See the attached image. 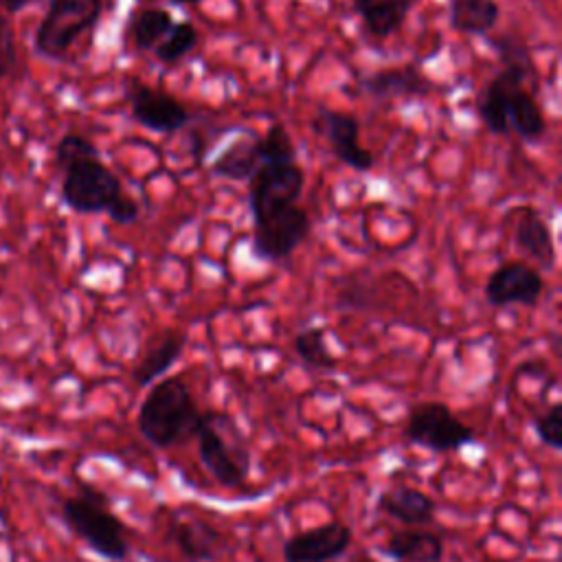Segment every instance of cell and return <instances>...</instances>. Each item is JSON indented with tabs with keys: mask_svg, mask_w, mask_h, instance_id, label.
<instances>
[{
	"mask_svg": "<svg viewBox=\"0 0 562 562\" xmlns=\"http://www.w3.org/2000/svg\"><path fill=\"white\" fill-rule=\"evenodd\" d=\"M533 432L538 441L551 450H562V404L553 402L547 411L536 415Z\"/></svg>",
	"mask_w": 562,
	"mask_h": 562,
	"instance_id": "cell-29",
	"label": "cell"
},
{
	"mask_svg": "<svg viewBox=\"0 0 562 562\" xmlns=\"http://www.w3.org/2000/svg\"><path fill=\"white\" fill-rule=\"evenodd\" d=\"M13 64H15L13 33H11L7 15L0 11V79H4L9 75Z\"/></svg>",
	"mask_w": 562,
	"mask_h": 562,
	"instance_id": "cell-30",
	"label": "cell"
},
{
	"mask_svg": "<svg viewBox=\"0 0 562 562\" xmlns=\"http://www.w3.org/2000/svg\"><path fill=\"white\" fill-rule=\"evenodd\" d=\"M176 24L173 15L162 7H143L132 13L127 31L138 50H154Z\"/></svg>",
	"mask_w": 562,
	"mask_h": 562,
	"instance_id": "cell-24",
	"label": "cell"
},
{
	"mask_svg": "<svg viewBox=\"0 0 562 562\" xmlns=\"http://www.w3.org/2000/svg\"><path fill=\"white\" fill-rule=\"evenodd\" d=\"M351 562H375V560L369 558V555H358V558H353Z\"/></svg>",
	"mask_w": 562,
	"mask_h": 562,
	"instance_id": "cell-34",
	"label": "cell"
},
{
	"mask_svg": "<svg viewBox=\"0 0 562 562\" xmlns=\"http://www.w3.org/2000/svg\"><path fill=\"white\" fill-rule=\"evenodd\" d=\"M382 553L395 562H441L446 544L426 529H397L382 544Z\"/></svg>",
	"mask_w": 562,
	"mask_h": 562,
	"instance_id": "cell-20",
	"label": "cell"
},
{
	"mask_svg": "<svg viewBox=\"0 0 562 562\" xmlns=\"http://www.w3.org/2000/svg\"><path fill=\"white\" fill-rule=\"evenodd\" d=\"M261 165L296 162V145L283 123H272L263 136H257Z\"/></svg>",
	"mask_w": 562,
	"mask_h": 562,
	"instance_id": "cell-27",
	"label": "cell"
},
{
	"mask_svg": "<svg viewBox=\"0 0 562 562\" xmlns=\"http://www.w3.org/2000/svg\"><path fill=\"white\" fill-rule=\"evenodd\" d=\"M31 0H0V9L2 13H18L22 11Z\"/></svg>",
	"mask_w": 562,
	"mask_h": 562,
	"instance_id": "cell-32",
	"label": "cell"
},
{
	"mask_svg": "<svg viewBox=\"0 0 562 562\" xmlns=\"http://www.w3.org/2000/svg\"><path fill=\"white\" fill-rule=\"evenodd\" d=\"M514 226V241L522 255L536 261L540 268L551 270L555 266V241L547 220L536 209H520Z\"/></svg>",
	"mask_w": 562,
	"mask_h": 562,
	"instance_id": "cell-18",
	"label": "cell"
},
{
	"mask_svg": "<svg viewBox=\"0 0 562 562\" xmlns=\"http://www.w3.org/2000/svg\"><path fill=\"white\" fill-rule=\"evenodd\" d=\"M294 353L299 356V360L312 369H323L329 371L338 364L336 356L331 353L327 338H325V329L323 327H305L294 336Z\"/></svg>",
	"mask_w": 562,
	"mask_h": 562,
	"instance_id": "cell-25",
	"label": "cell"
},
{
	"mask_svg": "<svg viewBox=\"0 0 562 562\" xmlns=\"http://www.w3.org/2000/svg\"><path fill=\"white\" fill-rule=\"evenodd\" d=\"M404 439L430 452H454L476 443V432L446 402H422L408 411Z\"/></svg>",
	"mask_w": 562,
	"mask_h": 562,
	"instance_id": "cell-6",
	"label": "cell"
},
{
	"mask_svg": "<svg viewBox=\"0 0 562 562\" xmlns=\"http://www.w3.org/2000/svg\"><path fill=\"white\" fill-rule=\"evenodd\" d=\"M173 4H198V2H202V0H171Z\"/></svg>",
	"mask_w": 562,
	"mask_h": 562,
	"instance_id": "cell-33",
	"label": "cell"
},
{
	"mask_svg": "<svg viewBox=\"0 0 562 562\" xmlns=\"http://www.w3.org/2000/svg\"><path fill=\"white\" fill-rule=\"evenodd\" d=\"M353 540L351 527L340 520L323 522L314 529L299 531L283 542L285 562H331L340 558Z\"/></svg>",
	"mask_w": 562,
	"mask_h": 562,
	"instance_id": "cell-13",
	"label": "cell"
},
{
	"mask_svg": "<svg viewBox=\"0 0 562 562\" xmlns=\"http://www.w3.org/2000/svg\"><path fill=\"white\" fill-rule=\"evenodd\" d=\"M498 562H505V560H498Z\"/></svg>",
	"mask_w": 562,
	"mask_h": 562,
	"instance_id": "cell-35",
	"label": "cell"
},
{
	"mask_svg": "<svg viewBox=\"0 0 562 562\" xmlns=\"http://www.w3.org/2000/svg\"><path fill=\"white\" fill-rule=\"evenodd\" d=\"M191 437L206 472L226 490H237L250 474V452L237 422L222 411H200Z\"/></svg>",
	"mask_w": 562,
	"mask_h": 562,
	"instance_id": "cell-2",
	"label": "cell"
},
{
	"mask_svg": "<svg viewBox=\"0 0 562 562\" xmlns=\"http://www.w3.org/2000/svg\"><path fill=\"white\" fill-rule=\"evenodd\" d=\"M362 90L375 101H393V99H422L437 90L435 81L417 68V64L389 66L373 70L360 79Z\"/></svg>",
	"mask_w": 562,
	"mask_h": 562,
	"instance_id": "cell-14",
	"label": "cell"
},
{
	"mask_svg": "<svg viewBox=\"0 0 562 562\" xmlns=\"http://www.w3.org/2000/svg\"><path fill=\"white\" fill-rule=\"evenodd\" d=\"M501 18L496 0H450L448 24L452 31L468 35H487Z\"/></svg>",
	"mask_w": 562,
	"mask_h": 562,
	"instance_id": "cell-22",
	"label": "cell"
},
{
	"mask_svg": "<svg viewBox=\"0 0 562 562\" xmlns=\"http://www.w3.org/2000/svg\"><path fill=\"white\" fill-rule=\"evenodd\" d=\"M81 490L79 496L61 503V520L99 558L125 562L130 558L125 522L108 509V496L101 490L92 485H81Z\"/></svg>",
	"mask_w": 562,
	"mask_h": 562,
	"instance_id": "cell-4",
	"label": "cell"
},
{
	"mask_svg": "<svg viewBox=\"0 0 562 562\" xmlns=\"http://www.w3.org/2000/svg\"><path fill=\"white\" fill-rule=\"evenodd\" d=\"M261 156L257 145V134H244L231 140L211 162V176L231 180V182H248L250 176L259 169Z\"/></svg>",
	"mask_w": 562,
	"mask_h": 562,
	"instance_id": "cell-21",
	"label": "cell"
},
{
	"mask_svg": "<svg viewBox=\"0 0 562 562\" xmlns=\"http://www.w3.org/2000/svg\"><path fill=\"white\" fill-rule=\"evenodd\" d=\"M184 347H187L184 329H176V327L165 329L136 362V367L132 371L136 386H149L158 378H162L176 364V360L182 356Z\"/></svg>",
	"mask_w": 562,
	"mask_h": 562,
	"instance_id": "cell-17",
	"label": "cell"
},
{
	"mask_svg": "<svg viewBox=\"0 0 562 562\" xmlns=\"http://www.w3.org/2000/svg\"><path fill=\"white\" fill-rule=\"evenodd\" d=\"M187 140H189V151L193 156V162L200 165L204 160V154H206V147H209V140H206L204 132L202 130H189Z\"/></svg>",
	"mask_w": 562,
	"mask_h": 562,
	"instance_id": "cell-31",
	"label": "cell"
},
{
	"mask_svg": "<svg viewBox=\"0 0 562 562\" xmlns=\"http://www.w3.org/2000/svg\"><path fill=\"white\" fill-rule=\"evenodd\" d=\"M544 292L542 274L525 261L501 263L485 281L483 294L492 307L536 305Z\"/></svg>",
	"mask_w": 562,
	"mask_h": 562,
	"instance_id": "cell-12",
	"label": "cell"
},
{
	"mask_svg": "<svg viewBox=\"0 0 562 562\" xmlns=\"http://www.w3.org/2000/svg\"><path fill=\"white\" fill-rule=\"evenodd\" d=\"M507 127L527 143H538L544 136L547 121L529 88H520L512 94L507 105Z\"/></svg>",
	"mask_w": 562,
	"mask_h": 562,
	"instance_id": "cell-23",
	"label": "cell"
},
{
	"mask_svg": "<svg viewBox=\"0 0 562 562\" xmlns=\"http://www.w3.org/2000/svg\"><path fill=\"white\" fill-rule=\"evenodd\" d=\"M169 538L187 562H211L224 549V536L206 520H176L169 527Z\"/></svg>",
	"mask_w": 562,
	"mask_h": 562,
	"instance_id": "cell-16",
	"label": "cell"
},
{
	"mask_svg": "<svg viewBox=\"0 0 562 562\" xmlns=\"http://www.w3.org/2000/svg\"><path fill=\"white\" fill-rule=\"evenodd\" d=\"M123 94L130 105L132 119L149 132L173 134L191 123V112L180 99L165 92L162 88L145 83L138 77L125 79Z\"/></svg>",
	"mask_w": 562,
	"mask_h": 562,
	"instance_id": "cell-8",
	"label": "cell"
},
{
	"mask_svg": "<svg viewBox=\"0 0 562 562\" xmlns=\"http://www.w3.org/2000/svg\"><path fill=\"white\" fill-rule=\"evenodd\" d=\"M533 64L531 59L527 61H512V64H503V68L487 79V83L483 86L481 94H479V116L485 123V127L496 134H509L507 127V105L509 99L516 90L527 88V81L533 79Z\"/></svg>",
	"mask_w": 562,
	"mask_h": 562,
	"instance_id": "cell-11",
	"label": "cell"
},
{
	"mask_svg": "<svg viewBox=\"0 0 562 562\" xmlns=\"http://www.w3.org/2000/svg\"><path fill=\"white\" fill-rule=\"evenodd\" d=\"M375 509L406 527L430 525L437 516V503L426 492L413 485H395L380 492Z\"/></svg>",
	"mask_w": 562,
	"mask_h": 562,
	"instance_id": "cell-15",
	"label": "cell"
},
{
	"mask_svg": "<svg viewBox=\"0 0 562 562\" xmlns=\"http://www.w3.org/2000/svg\"><path fill=\"white\" fill-rule=\"evenodd\" d=\"M61 202L79 215L105 213L116 224H134L138 204L123 189L121 178L99 158H81L64 169Z\"/></svg>",
	"mask_w": 562,
	"mask_h": 562,
	"instance_id": "cell-1",
	"label": "cell"
},
{
	"mask_svg": "<svg viewBox=\"0 0 562 562\" xmlns=\"http://www.w3.org/2000/svg\"><path fill=\"white\" fill-rule=\"evenodd\" d=\"M90 156H99V149L97 145L83 136V134H77V132H66L59 143L55 145V167L59 171H64L68 165H72L75 160H81V158H90Z\"/></svg>",
	"mask_w": 562,
	"mask_h": 562,
	"instance_id": "cell-28",
	"label": "cell"
},
{
	"mask_svg": "<svg viewBox=\"0 0 562 562\" xmlns=\"http://www.w3.org/2000/svg\"><path fill=\"white\" fill-rule=\"evenodd\" d=\"M417 0H351L353 13L360 18L367 35L384 40L397 33Z\"/></svg>",
	"mask_w": 562,
	"mask_h": 562,
	"instance_id": "cell-19",
	"label": "cell"
},
{
	"mask_svg": "<svg viewBox=\"0 0 562 562\" xmlns=\"http://www.w3.org/2000/svg\"><path fill=\"white\" fill-rule=\"evenodd\" d=\"M314 134L323 136L329 145V151L353 171L367 173L373 169L371 151L360 143V123L349 112H338L329 108H318L312 116Z\"/></svg>",
	"mask_w": 562,
	"mask_h": 562,
	"instance_id": "cell-10",
	"label": "cell"
},
{
	"mask_svg": "<svg viewBox=\"0 0 562 562\" xmlns=\"http://www.w3.org/2000/svg\"><path fill=\"white\" fill-rule=\"evenodd\" d=\"M198 406L189 384L180 378H165L145 395L136 426L154 448H171L191 437L198 422Z\"/></svg>",
	"mask_w": 562,
	"mask_h": 562,
	"instance_id": "cell-3",
	"label": "cell"
},
{
	"mask_svg": "<svg viewBox=\"0 0 562 562\" xmlns=\"http://www.w3.org/2000/svg\"><path fill=\"white\" fill-rule=\"evenodd\" d=\"M101 13L103 0H48L33 35L35 53L46 59H61L83 33L97 26Z\"/></svg>",
	"mask_w": 562,
	"mask_h": 562,
	"instance_id": "cell-5",
	"label": "cell"
},
{
	"mask_svg": "<svg viewBox=\"0 0 562 562\" xmlns=\"http://www.w3.org/2000/svg\"><path fill=\"white\" fill-rule=\"evenodd\" d=\"M305 187V171L299 162H270L248 180V206L252 222H261L294 204Z\"/></svg>",
	"mask_w": 562,
	"mask_h": 562,
	"instance_id": "cell-7",
	"label": "cell"
},
{
	"mask_svg": "<svg viewBox=\"0 0 562 562\" xmlns=\"http://www.w3.org/2000/svg\"><path fill=\"white\" fill-rule=\"evenodd\" d=\"M200 42V33L193 22L180 20L171 26V31L165 35V40L154 48V55L165 66H176L182 61Z\"/></svg>",
	"mask_w": 562,
	"mask_h": 562,
	"instance_id": "cell-26",
	"label": "cell"
},
{
	"mask_svg": "<svg viewBox=\"0 0 562 562\" xmlns=\"http://www.w3.org/2000/svg\"><path fill=\"white\" fill-rule=\"evenodd\" d=\"M312 231L310 213L294 204L261 222H252V255L261 261H285Z\"/></svg>",
	"mask_w": 562,
	"mask_h": 562,
	"instance_id": "cell-9",
	"label": "cell"
}]
</instances>
